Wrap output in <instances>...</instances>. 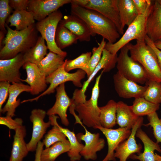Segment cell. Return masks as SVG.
<instances>
[{"label": "cell", "instance_id": "cell-1", "mask_svg": "<svg viewBox=\"0 0 161 161\" xmlns=\"http://www.w3.org/2000/svg\"><path fill=\"white\" fill-rule=\"evenodd\" d=\"M7 29L0 51V60L10 59L19 53L24 54L34 46L37 41L38 31L35 24L21 31L13 30L6 23Z\"/></svg>", "mask_w": 161, "mask_h": 161}, {"label": "cell", "instance_id": "cell-2", "mask_svg": "<svg viewBox=\"0 0 161 161\" xmlns=\"http://www.w3.org/2000/svg\"><path fill=\"white\" fill-rule=\"evenodd\" d=\"M71 14L83 20L94 36L97 34L110 43H114L120 37L115 24L99 12L77 5L71 4Z\"/></svg>", "mask_w": 161, "mask_h": 161}, {"label": "cell", "instance_id": "cell-3", "mask_svg": "<svg viewBox=\"0 0 161 161\" xmlns=\"http://www.w3.org/2000/svg\"><path fill=\"white\" fill-rule=\"evenodd\" d=\"M127 45L130 56L143 67L148 80L161 82V69L157 55L145 40H136L134 44L130 42Z\"/></svg>", "mask_w": 161, "mask_h": 161}, {"label": "cell", "instance_id": "cell-4", "mask_svg": "<svg viewBox=\"0 0 161 161\" xmlns=\"http://www.w3.org/2000/svg\"><path fill=\"white\" fill-rule=\"evenodd\" d=\"M103 72L102 70L96 78L92 89L91 98L85 102L75 106V110L78 113V117L83 124L88 127L95 129L101 126L99 121L100 109L98 106L99 95V83Z\"/></svg>", "mask_w": 161, "mask_h": 161}, {"label": "cell", "instance_id": "cell-5", "mask_svg": "<svg viewBox=\"0 0 161 161\" xmlns=\"http://www.w3.org/2000/svg\"><path fill=\"white\" fill-rule=\"evenodd\" d=\"M120 50L116 64L117 71L126 78L136 83H145L148 80L147 74L140 64L129 56L127 45Z\"/></svg>", "mask_w": 161, "mask_h": 161}, {"label": "cell", "instance_id": "cell-6", "mask_svg": "<svg viewBox=\"0 0 161 161\" xmlns=\"http://www.w3.org/2000/svg\"><path fill=\"white\" fill-rule=\"evenodd\" d=\"M65 61L63 65L46 77L47 83L49 84L50 85L45 91L35 97L24 100L21 103L37 101L43 96L53 93L57 87L67 81H72L75 86L81 88L83 86L81 80L85 78L86 75V72L82 69H78L74 73H69L65 70Z\"/></svg>", "mask_w": 161, "mask_h": 161}, {"label": "cell", "instance_id": "cell-7", "mask_svg": "<svg viewBox=\"0 0 161 161\" xmlns=\"http://www.w3.org/2000/svg\"><path fill=\"white\" fill-rule=\"evenodd\" d=\"M150 8L144 14L138 15L134 21L128 27L127 30L118 40L113 44L106 43L105 48L111 53L115 54L131 41L134 39L145 40L146 35V20Z\"/></svg>", "mask_w": 161, "mask_h": 161}, {"label": "cell", "instance_id": "cell-8", "mask_svg": "<svg viewBox=\"0 0 161 161\" xmlns=\"http://www.w3.org/2000/svg\"><path fill=\"white\" fill-rule=\"evenodd\" d=\"M63 15L59 10L49 15L44 19L35 24L36 29L46 41L47 46L50 51L66 56L67 53L57 46L55 41L56 30Z\"/></svg>", "mask_w": 161, "mask_h": 161}, {"label": "cell", "instance_id": "cell-9", "mask_svg": "<svg viewBox=\"0 0 161 161\" xmlns=\"http://www.w3.org/2000/svg\"><path fill=\"white\" fill-rule=\"evenodd\" d=\"M118 0H72L71 4L95 10L105 16L115 25L120 35L121 28L118 7Z\"/></svg>", "mask_w": 161, "mask_h": 161}, {"label": "cell", "instance_id": "cell-10", "mask_svg": "<svg viewBox=\"0 0 161 161\" xmlns=\"http://www.w3.org/2000/svg\"><path fill=\"white\" fill-rule=\"evenodd\" d=\"M117 57L106 49L103 51L102 56L99 63L93 72L87 79L83 82L82 87L80 89H76L74 91L72 99L76 105L85 102L86 100L85 92L88 86L94 77L101 69L103 72H109L114 68L117 64Z\"/></svg>", "mask_w": 161, "mask_h": 161}, {"label": "cell", "instance_id": "cell-11", "mask_svg": "<svg viewBox=\"0 0 161 161\" xmlns=\"http://www.w3.org/2000/svg\"><path fill=\"white\" fill-rule=\"evenodd\" d=\"M80 124L85 131V134L80 133L76 135L80 142L83 141L85 143L80 154L86 160H95L97 158V152L101 150L105 147V141L100 137L99 133H92L86 129L82 122Z\"/></svg>", "mask_w": 161, "mask_h": 161}, {"label": "cell", "instance_id": "cell-12", "mask_svg": "<svg viewBox=\"0 0 161 161\" xmlns=\"http://www.w3.org/2000/svg\"><path fill=\"white\" fill-rule=\"evenodd\" d=\"M46 114L47 112L39 109H34L31 112L30 119L32 123V133L30 140L27 143L29 151H36L38 142L51 125L49 120L47 122L44 120Z\"/></svg>", "mask_w": 161, "mask_h": 161}, {"label": "cell", "instance_id": "cell-13", "mask_svg": "<svg viewBox=\"0 0 161 161\" xmlns=\"http://www.w3.org/2000/svg\"><path fill=\"white\" fill-rule=\"evenodd\" d=\"M143 118L140 117L131 129V133L128 138L120 143L114 151V156L119 161H126L132 154L141 153V145L137 143L135 137L137 131L143 125Z\"/></svg>", "mask_w": 161, "mask_h": 161}, {"label": "cell", "instance_id": "cell-14", "mask_svg": "<svg viewBox=\"0 0 161 161\" xmlns=\"http://www.w3.org/2000/svg\"><path fill=\"white\" fill-rule=\"evenodd\" d=\"M95 129L100 130L107 140L108 146L107 153L102 161H115V149L120 143L128 138L131 134V129L127 128L120 127L114 129H107L101 126H97Z\"/></svg>", "mask_w": 161, "mask_h": 161}, {"label": "cell", "instance_id": "cell-15", "mask_svg": "<svg viewBox=\"0 0 161 161\" xmlns=\"http://www.w3.org/2000/svg\"><path fill=\"white\" fill-rule=\"evenodd\" d=\"M115 90L118 95L124 98L143 97L147 85H140L124 77L118 71L113 76Z\"/></svg>", "mask_w": 161, "mask_h": 161}, {"label": "cell", "instance_id": "cell-16", "mask_svg": "<svg viewBox=\"0 0 161 161\" xmlns=\"http://www.w3.org/2000/svg\"><path fill=\"white\" fill-rule=\"evenodd\" d=\"M72 0H29L27 10L32 13L35 20L40 21Z\"/></svg>", "mask_w": 161, "mask_h": 161}, {"label": "cell", "instance_id": "cell-17", "mask_svg": "<svg viewBox=\"0 0 161 161\" xmlns=\"http://www.w3.org/2000/svg\"><path fill=\"white\" fill-rule=\"evenodd\" d=\"M25 63L22 53H19L11 59L0 60V81L12 83L21 82L20 69Z\"/></svg>", "mask_w": 161, "mask_h": 161}, {"label": "cell", "instance_id": "cell-18", "mask_svg": "<svg viewBox=\"0 0 161 161\" xmlns=\"http://www.w3.org/2000/svg\"><path fill=\"white\" fill-rule=\"evenodd\" d=\"M55 90L56 100L53 106L47 112L49 116L58 115L60 118L62 123L65 126H68L69 124L67 118V111L69 107L74 104L73 100L70 98L65 90V83L57 87Z\"/></svg>", "mask_w": 161, "mask_h": 161}, {"label": "cell", "instance_id": "cell-19", "mask_svg": "<svg viewBox=\"0 0 161 161\" xmlns=\"http://www.w3.org/2000/svg\"><path fill=\"white\" fill-rule=\"evenodd\" d=\"M25 70L27 77L21 81L27 83L30 87V93L32 95H38L44 92L47 87L46 77L40 70L38 65L29 62H26L22 66Z\"/></svg>", "mask_w": 161, "mask_h": 161}, {"label": "cell", "instance_id": "cell-20", "mask_svg": "<svg viewBox=\"0 0 161 161\" xmlns=\"http://www.w3.org/2000/svg\"><path fill=\"white\" fill-rule=\"evenodd\" d=\"M146 35L154 42L161 40V5L152 1L145 23Z\"/></svg>", "mask_w": 161, "mask_h": 161}, {"label": "cell", "instance_id": "cell-21", "mask_svg": "<svg viewBox=\"0 0 161 161\" xmlns=\"http://www.w3.org/2000/svg\"><path fill=\"white\" fill-rule=\"evenodd\" d=\"M59 24L68 29L80 41L89 42L94 35L86 24L72 14L64 16Z\"/></svg>", "mask_w": 161, "mask_h": 161}, {"label": "cell", "instance_id": "cell-22", "mask_svg": "<svg viewBox=\"0 0 161 161\" xmlns=\"http://www.w3.org/2000/svg\"><path fill=\"white\" fill-rule=\"evenodd\" d=\"M136 136L143 142L144 146V151L139 154H132L129 158L140 161H156L154 151L156 150L161 153V147L158 143L151 140L141 128L137 131Z\"/></svg>", "mask_w": 161, "mask_h": 161}, {"label": "cell", "instance_id": "cell-23", "mask_svg": "<svg viewBox=\"0 0 161 161\" xmlns=\"http://www.w3.org/2000/svg\"><path fill=\"white\" fill-rule=\"evenodd\" d=\"M31 91L29 85L21 82L12 83L9 88L8 99L2 109L1 113L6 112V116L13 117L16 108L21 103L20 99L17 100L18 95L23 92L30 93Z\"/></svg>", "mask_w": 161, "mask_h": 161}, {"label": "cell", "instance_id": "cell-24", "mask_svg": "<svg viewBox=\"0 0 161 161\" xmlns=\"http://www.w3.org/2000/svg\"><path fill=\"white\" fill-rule=\"evenodd\" d=\"M10 160L11 161H23L29 152L24 137L26 134L25 126H21L15 130Z\"/></svg>", "mask_w": 161, "mask_h": 161}, {"label": "cell", "instance_id": "cell-25", "mask_svg": "<svg viewBox=\"0 0 161 161\" xmlns=\"http://www.w3.org/2000/svg\"><path fill=\"white\" fill-rule=\"evenodd\" d=\"M140 117L134 113L131 106L122 101L117 102L116 124L120 127L131 129Z\"/></svg>", "mask_w": 161, "mask_h": 161}, {"label": "cell", "instance_id": "cell-26", "mask_svg": "<svg viewBox=\"0 0 161 161\" xmlns=\"http://www.w3.org/2000/svg\"><path fill=\"white\" fill-rule=\"evenodd\" d=\"M117 4L121 27L124 31L125 26H129L139 14L133 0H118Z\"/></svg>", "mask_w": 161, "mask_h": 161}, {"label": "cell", "instance_id": "cell-27", "mask_svg": "<svg viewBox=\"0 0 161 161\" xmlns=\"http://www.w3.org/2000/svg\"><path fill=\"white\" fill-rule=\"evenodd\" d=\"M33 14L27 10H14L6 21L10 27L14 26L16 30L21 31L35 24Z\"/></svg>", "mask_w": 161, "mask_h": 161}, {"label": "cell", "instance_id": "cell-28", "mask_svg": "<svg viewBox=\"0 0 161 161\" xmlns=\"http://www.w3.org/2000/svg\"><path fill=\"white\" fill-rule=\"evenodd\" d=\"M66 57L49 51L37 65L41 71L47 77L64 64Z\"/></svg>", "mask_w": 161, "mask_h": 161}, {"label": "cell", "instance_id": "cell-29", "mask_svg": "<svg viewBox=\"0 0 161 161\" xmlns=\"http://www.w3.org/2000/svg\"><path fill=\"white\" fill-rule=\"evenodd\" d=\"M117 102L113 100L109 101L104 106L99 107V121L103 127L112 128L116 124Z\"/></svg>", "mask_w": 161, "mask_h": 161}, {"label": "cell", "instance_id": "cell-30", "mask_svg": "<svg viewBox=\"0 0 161 161\" xmlns=\"http://www.w3.org/2000/svg\"><path fill=\"white\" fill-rule=\"evenodd\" d=\"M48 49L44 39L41 36L38 37L35 45L23 54L25 62L37 65L47 54Z\"/></svg>", "mask_w": 161, "mask_h": 161}, {"label": "cell", "instance_id": "cell-31", "mask_svg": "<svg viewBox=\"0 0 161 161\" xmlns=\"http://www.w3.org/2000/svg\"><path fill=\"white\" fill-rule=\"evenodd\" d=\"M57 125L60 130L66 135L69 143L70 149L67 154L70 160L71 161L80 160L82 157L80 153L84 145L78 140L73 131H71L67 128L62 127L58 123Z\"/></svg>", "mask_w": 161, "mask_h": 161}, {"label": "cell", "instance_id": "cell-32", "mask_svg": "<svg viewBox=\"0 0 161 161\" xmlns=\"http://www.w3.org/2000/svg\"><path fill=\"white\" fill-rule=\"evenodd\" d=\"M58 117L56 115L49 116V120L53 126L45 135L43 143L45 148H48L53 144L59 142H63L67 140L65 134L59 129L57 125V119Z\"/></svg>", "mask_w": 161, "mask_h": 161}, {"label": "cell", "instance_id": "cell-33", "mask_svg": "<svg viewBox=\"0 0 161 161\" xmlns=\"http://www.w3.org/2000/svg\"><path fill=\"white\" fill-rule=\"evenodd\" d=\"M70 147V143L68 140L56 143L49 147L43 149L41 154V161H55L60 155L67 153Z\"/></svg>", "mask_w": 161, "mask_h": 161}, {"label": "cell", "instance_id": "cell-34", "mask_svg": "<svg viewBox=\"0 0 161 161\" xmlns=\"http://www.w3.org/2000/svg\"><path fill=\"white\" fill-rule=\"evenodd\" d=\"M159 104L150 102L142 97L135 98L131 107L136 116L142 117L156 112L159 109Z\"/></svg>", "mask_w": 161, "mask_h": 161}, {"label": "cell", "instance_id": "cell-35", "mask_svg": "<svg viewBox=\"0 0 161 161\" xmlns=\"http://www.w3.org/2000/svg\"><path fill=\"white\" fill-rule=\"evenodd\" d=\"M78 40L77 38L68 29L58 24L55 33V43L60 49H62L73 44Z\"/></svg>", "mask_w": 161, "mask_h": 161}, {"label": "cell", "instance_id": "cell-36", "mask_svg": "<svg viewBox=\"0 0 161 161\" xmlns=\"http://www.w3.org/2000/svg\"><path fill=\"white\" fill-rule=\"evenodd\" d=\"M145 85L147 87L144 98L150 102L159 104L161 103V82L148 80Z\"/></svg>", "mask_w": 161, "mask_h": 161}, {"label": "cell", "instance_id": "cell-37", "mask_svg": "<svg viewBox=\"0 0 161 161\" xmlns=\"http://www.w3.org/2000/svg\"><path fill=\"white\" fill-rule=\"evenodd\" d=\"M106 43L105 39L102 38L100 43L97 47H94L92 50V55L89 62L84 71L86 72L87 78L93 72L100 61L103 53Z\"/></svg>", "mask_w": 161, "mask_h": 161}, {"label": "cell", "instance_id": "cell-38", "mask_svg": "<svg viewBox=\"0 0 161 161\" xmlns=\"http://www.w3.org/2000/svg\"><path fill=\"white\" fill-rule=\"evenodd\" d=\"M92 55L91 52L83 53L72 60H65L64 68L66 71L78 69L84 71L86 68Z\"/></svg>", "mask_w": 161, "mask_h": 161}, {"label": "cell", "instance_id": "cell-39", "mask_svg": "<svg viewBox=\"0 0 161 161\" xmlns=\"http://www.w3.org/2000/svg\"><path fill=\"white\" fill-rule=\"evenodd\" d=\"M148 116L149 123L143 124L145 126H150L153 131V134L157 143H161V120L159 118L157 113L155 112Z\"/></svg>", "mask_w": 161, "mask_h": 161}, {"label": "cell", "instance_id": "cell-40", "mask_svg": "<svg viewBox=\"0 0 161 161\" xmlns=\"http://www.w3.org/2000/svg\"><path fill=\"white\" fill-rule=\"evenodd\" d=\"M9 4V0H0V28L6 34L7 31L5 28L6 21L12 11Z\"/></svg>", "mask_w": 161, "mask_h": 161}, {"label": "cell", "instance_id": "cell-41", "mask_svg": "<svg viewBox=\"0 0 161 161\" xmlns=\"http://www.w3.org/2000/svg\"><path fill=\"white\" fill-rule=\"evenodd\" d=\"M23 120L20 118L14 119L12 117L6 116L0 117V124L6 126L10 129L15 130L18 128L23 126Z\"/></svg>", "mask_w": 161, "mask_h": 161}, {"label": "cell", "instance_id": "cell-42", "mask_svg": "<svg viewBox=\"0 0 161 161\" xmlns=\"http://www.w3.org/2000/svg\"><path fill=\"white\" fill-rule=\"evenodd\" d=\"M11 84L5 81H0V112L1 113L2 106L9 95V88Z\"/></svg>", "mask_w": 161, "mask_h": 161}, {"label": "cell", "instance_id": "cell-43", "mask_svg": "<svg viewBox=\"0 0 161 161\" xmlns=\"http://www.w3.org/2000/svg\"><path fill=\"white\" fill-rule=\"evenodd\" d=\"M139 14L145 13L150 7L152 1L150 0H133Z\"/></svg>", "mask_w": 161, "mask_h": 161}, {"label": "cell", "instance_id": "cell-44", "mask_svg": "<svg viewBox=\"0 0 161 161\" xmlns=\"http://www.w3.org/2000/svg\"><path fill=\"white\" fill-rule=\"evenodd\" d=\"M29 0H9L10 7L14 10H27Z\"/></svg>", "mask_w": 161, "mask_h": 161}, {"label": "cell", "instance_id": "cell-45", "mask_svg": "<svg viewBox=\"0 0 161 161\" xmlns=\"http://www.w3.org/2000/svg\"><path fill=\"white\" fill-rule=\"evenodd\" d=\"M145 40L146 44L150 47L155 52L157 57L159 65L161 69V50L156 46L154 42L146 35L145 37Z\"/></svg>", "mask_w": 161, "mask_h": 161}, {"label": "cell", "instance_id": "cell-46", "mask_svg": "<svg viewBox=\"0 0 161 161\" xmlns=\"http://www.w3.org/2000/svg\"><path fill=\"white\" fill-rule=\"evenodd\" d=\"M44 146L43 142L40 141L38 142L35 151V159L34 161H41V154L43 149Z\"/></svg>", "mask_w": 161, "mask_h": 161}, {"label": "cell", "instance_id": "cell-47", "mask_svg": "<svg viewBox=\"0 0 161 161\" xmlns=\"http://www.w3.org/2000/svg\"><path fill=\"white\" fill-rule=\"evenodd\" d=\"M5 33L4 32L0 30V47L1 49L2 47V41L4 40V34Z\"/></svg>", "mask_w": 161, "mask_h": 161}, {"label": "cell", "instance_id": "cell-48", "mask_svg": "<svg viewBox=\"0 0 161 161\" xmlns=\"http://www.w3.org/2000/svg\"><path fill=\"white\" fill-rule=\"evenodd\" d=\"M156 46L159 49L161 50V40L154 42Z\"/></svg>", "mask_w": 161, "mask_h": 161}, {"label": "cell", "instance_id": "cell-49", "mask_svg": "<svg viewBox=\"0 0 161 161\" xmlns=\"http://www.w3.org/2000/svg\"><path fill=\"white\" fill-rule=\"evenodd\" d=\"M155 159L156 161H161V156L155 153Z\"/></svg>", "mask_w": 161, "mask_h": 161}, {"label": "cell", "instance_id": "cell-50", "mask_svg": "<svg viewBox=\"0 0 161 161\" xmlns=\"http://www.w3.org/2000/svg\"><path fill=\"white\" fill-rule=\"evenodd\" d=\"M157 1L161 5V0H157Z\"/></svg>", "mask_w": 161, "mask_h": 161}, {"label": "cell", "instance_id": "cell-51", "mask_svg": "<svg viewBox=\"0 0 161 161\" xmlns=\"http://www.w3.org/2000/svg\"><path fill=\"white\" fill-rule=\"evenodd\" d=\"M9 161H10V160H9Z\"/></svg>", "mask_w": 161, "mask_h": 161}, {"label": "cell", "instance_id": "cell-52", "mask_svg": "<svg viewBox=\"0 0 161 161\" xmlns=\"http://www.w3.org/2000/svg\"><path fill=\"white\" fill-rule=\"evenodd\" d=\"M160 120H161V119H160Z\"/></svg>", "mask_w": 161, "mask_h": 161}]
</instances>
